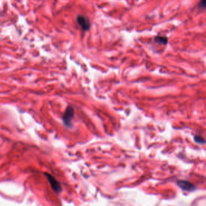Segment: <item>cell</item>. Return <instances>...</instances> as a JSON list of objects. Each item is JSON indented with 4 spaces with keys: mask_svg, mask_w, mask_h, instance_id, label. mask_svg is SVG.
<instances>
[{
    "mask_svg": "<svg viewBox=\"0 0 206 206\" xmlns=\"http://www.w3.org/2000/svg\"><path fill=\"white\" fill-rule=\"evenodd\" d=\"M194 140L195 141V142H196L199 144H203L205 143L204 139L203 137H201V136H195Z\"/></svg>",
    "mask_w": 206,
    "mask_h": 206,
    "instance_id": "obj_6",
    "label": "cell"
},
{
    "mask_svg": "<svg viewBox=\"0 0 206 206\" xmlns=\"http://www.w3.org/2000/svg\"><path fill=\"white\" fill-rule=\"evenodd\" d=\"M199 5L201 8H204L205 7V0H200Z\"/></svg>",
    "mask_w": 206,
    "mask_h": 206,
    "instance_id": "obj_7",
    "label": "cell"
},
{
    "mask_svg": "<svg viewBox=\"0 0 206 206\" xmlns=\"http://www.w3.org/2000/svg\"><path fill=\"white\" fill-rule=\"evenodd\" d=\"M177 184L179 188L186 191L192 192L196 189V187L195 185L190 183L189 181H186V180H179V181H177Z\"/></svg>",
    "mask_w": 206,
    "mask_h": 206,
    "instance_id": "obj_3",
    "label": "cell"
},
{
    "mask_svg": "<svg viewBox=\"0 0 206 206\" xmlns=\"http://www.w3.org/2000/svg\"><path fill=\"white\" fill-rule=\"evenodd\" d=\"M155 41L157 43L163 44L164 45L167 44L168 42V39L166 36H157L155 38Z\"/></svg>",
    "mask_w": 206,
    "mask_h": 206,
    "instance_id": "obj_5",
    "label": "cell"
},
{
    "mask_svg": "<svg viewBox=\"0 0 206 206\" xmlns=\"http://www.w3.org/2000/svg\"><path fill=\"white\" fill-rule=\"evenodd\" d=\"M74 109L72 106H68L63 115V121L65 126L69 127L72 124V120L74 117Z\"/></svg>",
    "mask_w": 206,
    "mask_h": 206,
    "instance_id": "obj_2",
    "label": "cell"
},
{
    "mask_svg": "<svg viewBox=\"0 0 206 206\" xmlns=\"http://www.w3.org/2000/svg\"><path fill=\"white\" fill-rule=\"evenodd\" d=\"M44 175L46 177L51 185V188L56 193H60L62 190V186L60 183L56 179L55 177L50 175L48 173H44Z\"/></svg>",
    "mask_w": 206,
    "mask_h": 206,
    "instance_id": "obj_1",
    "label": "cell"
},
{
    "mask_svg": "<svg viewBox=\"0 0 206 206\" xmlns=\"http://www.w3.org/2000/svg\"><path fill=\"white\" fill-rule=\"evenodd\" d=\"M76 20L83 30L87 31L90 28V22L88 19L82 15H78L76 18Z\"/></svg>",
    "mask_w": 206,
    "mask_h": 206,
    "instance_id": "obj_4",
    "label": "cell"
}]
</instances>
